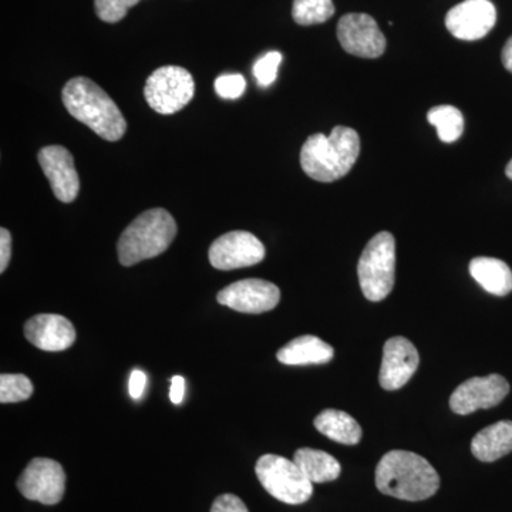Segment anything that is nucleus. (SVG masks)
I'll return each instance as SVG.
<instances>
[{
    "mask_svg": "<svg viewBox=\"0 0 512 512\" xmlns=\"http://www.w3.org/2000/svg\"><path fill=\"white\" fill-rule=\"evenodd\" d=\"M376 487L399 500L423 501L439 491L440 477L426 458L412 451L393 450L377 464Z\"/></svg>",
    "mask_w": 512,
    "mask_h": 512,
    "instance_id": "1",
    "label": "nucleus"
},
{
    "mask_svg": "<svg viewBox=\"0 0 512 512\" xmlns=\"http://www.w3.org/2000/svg\"><path fill=\"white\" fill-rule=\"evenodd\" d=\"M62 99L70 116L92 128L94 133L107 141H119L127 131L117 104L109 94L87 77H74L63 87Z\"/></svg>",
    "mask_w": 512,
    "mask_h": 512,
    "instance_id": "2",
    "label": "nucleus"
},
{
    "mask_svg": "<svg viewBox=\"0 0 512 512\" xmlns=\"http://www.w3.org/2000/svg\"><path fill=\"white\" fill-rule=\"evenodd\" d=\"M360 154V138L353 128L336 126L329 136L313 134L301 150L302 170L319 183H333L352 170Z\"/></svg>",
    "mask_w": 512,
    "mask_h": 512,
    "instance_id": "3",
    "label": "nucleus"
},
{
    "mask_svg": "<svg viewBox=\"0 0 512 512\" xmlns=\"http://www.w3.org/2000/svg\"><path fill=\"white\" fill-rule=\"evenodd\" d=\"M177 222L164 208H153L138 215L117 242L121 265L133 266L167 251L177 235Z\"/></svg>",
    "mask_w": 512,
    "mask_h": 512,
    "instance_id": "4",
    "label": "nucleus"
},
{
    "mask_svg": "<svg viewBox=\"0 0 512 512\" xmlns=\"http://www.w3.org/2000/svg\"><path fill=\"white\" fill-rule=\"evenodd\" d=\"M396 241L390 232H379L369 242L357 264L360 288L366 299L380 302L393 291L396 279Z\"/></svg>",
    "mask_w": 512,
    "mask_h": 512,
    "instance_id": "5",
    "label": "nucleus"
},
{
    "mask_svg": "<svg viewBox=\"0 0 512 512\" xmlns=\"http://www.w3.org/2000/svg\"><path fill=\"white\" fill-rule=\"evenodd\" d=\"M255 473L262 487L281 503L299 505L312 497L313 483L293 460L265 454L256 463Z\"/></svg>",
    "mask_w": 512,
    "mask_h": 512,
    "instance_id": "6",
    "label": "nucleus"
},
{
    "mask_svg": "<svg viewBox=\"0 0 512 512\" xmlns=\"http://www.w3.org/2000/svg\"><path fill=\"white\" fill-rule=\"evenodd\" d=\"M195 83L192 74L180 66H163L147 79L144 97L158 114H174L192 100Z\"/></svg>",
    "mask_w": 512,
    "mask_h": 512,
    "instance_id": "7",
    "label": "nucleus"
},
{
    "mask_svg": "<svg viewBox=\"0 0 512 512\" xmlns=\"http://www.w3.org/2000/svg\"><path fill=\"white\" fill-rule=\"evenodd\" d=\"M23 497L45 505H56L62 501L66 488L63 467L50 458H33L18 480Z\"/></svg>",
    "mask_w": 512,
    "mask_h": 512,
    "instance_id": "8",
    "label": "nucleus"
},
{
    "mask_svg": "<svg viewBox=\"0 0 512 512\" xmlns=\"http://www.w3.org/2000/svg\"><path fill=\"white\" fill-rule=\"evenodd\" d=\"M208 258L220 271L248 268L264 261L265 247L251 232L232 231L212 242Z\"/></svg>",
    "mask_w": 512,
    "mask_h": 512,
    "instance_id": "9",
    "label": "nucleus"
},
{
    "mask_svg": "<svg viewBox=\"0 0 512 512\" xmlns=\"http://www.w3.org/2000/svg\"><path fill=\"white\" fill-rule=\"evenodd\" d=\"M338 39L346 52L363 59H377L386 50V37L366 13L343 16L338 23Z\"/></svg>",
    "mask_w": 512,
    "mask_h": 512,
    "instance_id": "10",
    "label": "nucleus"
},
{
    "mask_svg": "<svg viewBox=\"0 0 512 512\" xmlns=\"http://www.w3.org/2000/svg\"><path fill=\"white\" fill-rule=\"evenodd\" d=\"M218 303L242 313H265L272 311L281 301L278 286L264 279H244L222 289Z\"/></svg>",
    "mask_w": 512,
    "mask_h": 512,
    "instance_id": "11",
    "label": "nucleus"
},
{
    "mask_svg": "<svg viewBox=\"0 0 512 512\" xmlns=\"http://www.w3.org/2000/svg\"><path fill=\"white\" fill-rule=\"evenodd\" d=\"M508 393L510 384L503 376L473 377L454 390L450 397V407L454 413L467 416L480 409L498 406Z\"/></svg>",
    "mask_w": 512,
    "mask_h": 512,
    "instance_id": "12",
    "label": "nucleus"
},
{
    "mask_svg": "<svg viewBox=\"0 0 512 512\" xmlns=\"http://www.w3.org/2000/svg\"><path fill=\"white\" fill-rule=\"evenodd\" d=\"M497 22V10L490 0H464L446 16L448 32L460 40L483 39Z\"/></svg>",
    "mask_w": 512,
    "mask_h": 512,
    "instance_id": "13",
    "label": "nucleus"
},
{
    "mask_svg": "<svg viewBox=\"0 0 512 512\" xmlns=\"http://www.w3.org/2000/svg\"><path fill=\"white\" fill-rule=\"evenodd\" d=\"M37 161L57 200L64 204L76 200L80 191V180L72 153L62 146H47L39 151Z\"/></svg>",
    "mask_w": 512,
    "mask_h": 512,
    "instance_id": "14",
    "label": "nucleus"
},
{
    "mask_svg": "<svg viewBox=\"0 0 512 512\" xmlns=\"http://www.w3.org/2000/svg\"><path fill=\"white\" fill-rule=\"evenodd\" d=\"M419 363V352L409 339L396 336L387 340L380 366V386L390 392L402 389L419 369Z\"/></svg>",
    "mask_w": 512,
    "mask_h": 512,
    "instance_id": "15",
    "label": "nucleus"
},
{
    "mask_svg": "<svg viewBox=\"0 0 512 512\" xmlns=\"http://www.w3.org/2000/svg\"><path fill=\"white\" fill-rule=\"evenodd\" d=\"M26 339L45 352H63L76 342V329L69 319L53 313L33 316L25 325Z\"/></svg>",
    "mask_w": 512,
    "mask_h": 512,
    "instance_id": "16",
    "label": "nucleus"
},
{
    "mask_svg": "<svg viewBox=\"0 0 512 512\" xmlns=\"http://www.w3.org/2000/svg\"><path fill=\"white\" fill-rule=\"evenodd\" d=\"M333 356L332 346L312 335L299 336L276 353V359L286 366L325 365Z\"/></svg>",
    "mask_w": 512,
    "mask_h": 512,
    "instance_id": "17",
    "label": "nucleus"
},
{
    "mask_svg": "<svg viewBox=\"0 0 512 512\" xmlns=\"http://www.w3.org/2000/svg\"><path fill=\"white\" fill-rule=\"evenodd\" d=\"M474 457L493 463L512 451V421L503 420L485 427L471 441Z\"/></svg>",
    "mask_w": 512,
    "mask_h": 512,
    "instance_id": "18",
    "label": "nucleus"
},
{
    "mask_svg": "<svg viewBox=\"0 0 512 512\" xmlns=\"http://www.w3.org/2000/svg\"><path fill=\"white\" fill-rule=\"evenodd\" d=\"M470 274L491 295L505 296L512 292V271L501 259L474 258L470 262Z\"/></svg>",
    "mask_w": 512,
    "mask_h": 512,
    "instance_id": "19",
    "label": "nucleus"
},
{
    "mask_svg": "<svg viewBox=\"0 0 512 512\" xmlns=\"http://www.w3.org/2000/svg\"><path fill=\"white\" fill-rule=\"evenodd\" d=\"M313 424L319 433L336 443L356 446L362 440V427L350 414L342 410H323Z\"/></svg>",
    "mask_w": 512,
    "mask_h": 512,
    "instance_id": "20",
    "label": "nucleus"
},
{
    "mask_svg": "<svg viewBox=\"0 0 512 512\" xmlns=\"http://www.w3.org/2000/svg\"><path fill=\"white\" fill-rule=\"evenodd\" d=\"M293 461L298 464L303 474L313 484L335 481L342 471V467L335 457L325 451L315 450V448H299L293 456Z\"/></svg>",
    "mask_w": 512,
    "mask_h": 512,
    "instance_id": "21",
    "label": "nucleus"
},
{
    "mask_svg": "<svg viewBox=\"0 0 512 512\" xmlns=\"http://www.w3.org/2000/svg\"><path fill=\"white\" fill-rule=\"evenodd\" d=\"M431 126L437 128V134L443 143H454L464 131L463 113L454 106L433 107L427 114Z\"/></svg>",
    "mask_w": 512,
    "mask_h": 512,
    "instance_id": "22",
    "label": "nucleus"
},
{
    "mask_svg": "<svg viewBox=\"0 0 512 512\" xmlns=\"http://www.w3.org/2000/svg\"><path fill=\"white\" fill-rule=\"evenodd\" d=\"M335 15L332 0H295L292 16L298 25L312 26L325 23Z\"/></svg>",
    "mask_w": 512,
    "mask_h": 512,
    "instance_id": "23",
    "label": "nucleus"
},
{
    "mask_svg": "<svg viewBox=\"0 0 512 512\" xmlns=\"http://www.w3.org/2000/svg\"><path fill=\"white\" fill-rule=\"evenodd\" d=\"M32 394L33 383L28 376H0V402L3 404L25 402Z\"/></svg>",
    "mask_w": 512,
    "mask_h": 512,
    "instance_id": "24",
    "label": "nucleus"
},
{
    "mask_svg": "<svg viewBox=\"0 0 512 512\" xmlns=\"http://www.w3.org/2000/svg\"><path fill=\"white\" fill-rule=\"evenodd\" d=\"M138 2L140 0H94V9L103 22L117 23L126 18L128 9Z\"/></svg>",
    "mask_w": 512,
    "mask_h": 512,
    "instance_id": "25",
    "label": "nucleus"
},
{
    "mask_svg": "<svg viewBox=\"0 0 512 512\" xmlns=\"http://www.w3.org/2000/svg\"><path fill=\"white\" fill-rule=\"evenodd\" d=\"M282 63V55L279 52H269L262 56L254 66L256 82L261 87H269L278 76V69Z\"/></svg>",
    "mask_w": 512,
    "mask_h": 512,
    "instance_id": "26",
    "label": "nucleus"
},
{
    "mask_svg": "<svg viewBox=\"0 0 512 512\" xmlns=\"http://www.w3.org/2000/svg\"><path fill=\"white\" fill-rule=\"evenodd\" d=\"M247 89V82L241 74H222L215 80V92L222 99L237 100Z\"/></svg>",
    "mask_w": 512,
    "mask_h": 512,
    "instance_id": "27",
    "label": "nucleus"
},
{
    "mask_svg": "<svg viewBox=\"0 0 512 512\" xmlns=\"http://www.w3.org/2000/svg\"><path fill=\"white\" fill-rule=\"evenodd\" d=\"M211 512H249L247 505L234 494L220 495L212 504Z\"/></svg>",
    "mask_w": 512,
    "mask_h": 512,
    "instance_id": "28",
    "label": "nucleus"
},
{
    "mask_svg": "<svg viewBox=\"0 0 512 512\" xmlns=\"http://www.w3.org/2000/svg\"><path fill=\"white\" fill-rule=\"evenodd\" d=\"M12 258V235L6 228L0 229V272H5Z\"/></svg>",
    "mask_w": 512,
    "mask_h": 512,
    "instance_id": "29",
    "label": "nucleus"
},
{
    "mask_svg": "<svg viewBox=\"0 0 512 512\" xmlns=\"http://www.w3.org/2000/svg\"><path fill=\"white\" fill-rule=\"evenodd\" d=\"M147 377L146 373L141 370H133L130 376V383H128V392L134 400L140 399L143 396L144 389H146Z\"/></svg>",
    "mask_w": 512,
    "mask_h": 512,
    "instance_id": "30",
    "label": "nucleus"
},
{
    "mask_svg": "<svg viewBox=\"0 0 512 512\" xmlns=\"http://www.w3.org/2000/svg\"><path fill=\"white\" fill-rule=\"evenodd\" d=\"M185 380L183 376H174L171 379L170 399L174 404H181L184 400Z\"/></svg>",
    "mask_w": 512,
    "mask_h": 512,
    "instance_id": "31",
    "label": "nucleus"
},
{
    "mask_svg": "<svg viewBox=\"0 0 512 512\" xmlns=\"http://www.w3.org/2000/svg\"><path fill=\"white\" fill-rule=\"evenodd\" d=\"M501 59H503L505 69L512 73V36L505 43Z\"/></svg>",
    "mask_w": 512,
    "mask_h": 512,
    "instance_id": "32",
    "label": "nucleus"
},
{
    "mask_svg": "<svg viewBox=\"0 0 512 512\" xmlns=\"http://www.w3.org/2000/svg\"><path fill=\"white\" fill-rule=\"evenodd\" d=\"M505 174H507V177L512 180V160L508 163L507 168H505Z\"/></svg>",
    "mask_w": 512,
    "mask_h": 512,
    "instance_id": "33",
    "label": "nucleus"
}]
</instances>
